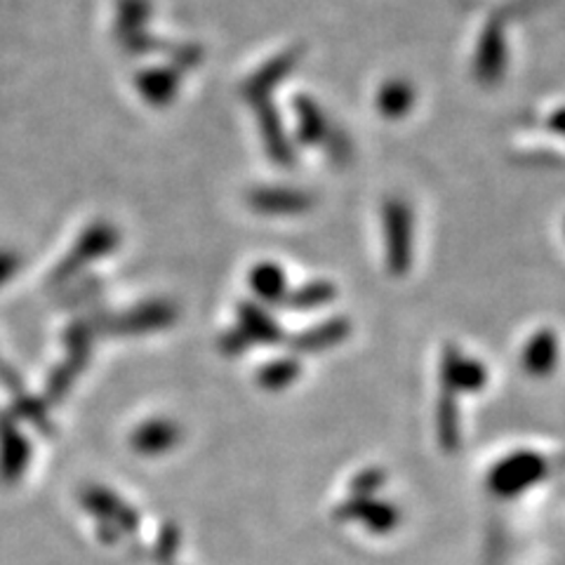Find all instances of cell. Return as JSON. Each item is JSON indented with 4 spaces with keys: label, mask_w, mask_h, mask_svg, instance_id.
Masks as SVG:
<instances>
[{
    "label": "cell",
    "mask_w": 565,
    "mask_h": 565,
    "mask_svg": "<svg viewBox=\"0 0 565 565\" xmlns=\"http://www.w3.org/2000/svg\"><path fill=\"white\" fill-rule=\"evenodd\" d=\"M384 224H386V243H388V250H392L396 262H405L411 250V236H413V217H411V210L408 203H403L401 199L388 201L384 205Z\"/></svg>",
    "instance_id": "obj_1"
},
{
    "label": "cell",
    "mask_w": 565,
    "mask_h": 565,
    "mask_svg": "<svg viewBox=\"0 0 565 565\" xmlns=\"http://www.w3.org/2000/svg\"><path fill=\"white\" fill-rule=\"evenodd\" d=\"M504 43L500 39V33L488 31L481 41L479 47V57H476V74H479L481 81L492 83L498 81L502 68H504Z\"/></svg>",
    "instance_id": "obj_2"
},
{
    "label": "cell",
    "mask_w": 565,
    "mask_h": 565,
    "mask_svg": "<svg viewBox=\"0 0 565 565\" xmlns=\"http://www.w3.org/2000/svg\"><path fill=\"white\" fill-rule=\"evenodd\" d=\"M415 102V95H413V87L405 83V81H392L386 83L382 87L380 93V111L386 116V118H401L403 114H408V109Z\"/></svg>",
    "instance_id": "obj_3"
},
{
    "label": "cell",
    "mask_w": 565,
    "mask_h": 565,
    "mask_svg": "<svg viewBox=\"0 0 565 565\" xmlns=\"http://www.w3.org/2000/svg\"><path fill=\"white\" fill-rule=\"evenodd\" d=\"M552 128L556 130V132H561V135H565V109H561V111H556V116L552 118Z\"/></svg>",
    "instance_id": "obj_4"
}]
</instances>
